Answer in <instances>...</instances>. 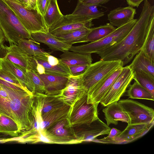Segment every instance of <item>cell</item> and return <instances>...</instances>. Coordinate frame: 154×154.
<instances>
[{"label": "cell", "mask_w": 154, "mask_h": 154, "mask_svg": "<svg viewBox=\"0 0 154 154\" xmlns=\"http://www.w3.org/2000/svg\"><path fill=\"white\" fill-rule=\"evenodd\" d=\"M129 87L127 94L129 98L154 100V96L136 81Z\"/></svg>", "instance_id": "cell-34"}, {"label": "cell", "mask_w": 154, "mask_h": 154, "mask_svg": "<svg viewBox=\"0 0 154 154\" xmlns=\"http://www.w3.org/2000/svg\"><path fill=\"white\" fill-rule=\"evenodd\" d=\"M0 57H4L21 69L36 72L37 62L34 57L28 55L17 45H0Z\"/></svg>", "instance_id": "cell-11"}, {"label": "cell", "mask_w": 154, "mask_h": 154, "mask_svg": "<svg viewBox=\"0 0 154 154\" xmlns=\"http://www.w3.org/2000/svg\"><path fill=\"white\" fill-rule=\"evenodd\" d=\"M60 57V61L68 66L90 65L92 62L91 54L90 53L85 54L66 51H63Z\"/></svg>", "instance_id": "cell-23"}, {"label": "cell", "mask_w": 154, "mask_h": 154, "mask_svg": "<svg viewBox=\"0 0 154 154\" xmlns=\"http://www.w3.org/2000/svg\"><path fill=\"white\" fill-rule=\"evenodd\" d=\"M50 0H37L38 8L43 16L48 7Z\"/></svg>", "instance_id": "cell-41"}, {"label": "cell", "mask_w": 154, "mask_h": 154, "mask_svg": "<svg viewBox=\"0 0 154 154\" xmlns=\"http://www.w3.org/2000/svg\"><path fill=\"white\" fill-rule=\"evenodd\" d=\"M87 92L70 106L67 118L69 127L88 124L98 118L99 103H88Z\"/></svg>", "instance_id": "cell-6"}, {"label": "cell", "mask_w": 154, "mask_h": 154, "mask_svg": "<svg viewBox=\"0 0 154 154\" xmlns=\"http://www.w3.org/2000/svg\"><path fill=\"white\" fill-rule=\"evenodd\" d=\"M0 78L6 81L19 86L26 87L23 85L10 72L1 67L0 68Z\"/></svg>", "instance_id": "cell-38"}, {"label": "cell", "mask_w": 154, "mask_h": 154, "mask_svg": "<svg viewBox=\"0 0 154 154\" xmlns=\"http://www.w3.org/2000/svg\"><path fill=\"white\" fill-rule=\"evenodd\" d=\"M63 15L60 10L57 0H50L48 8L43 16L48 29Z\"/></svg>", "instance_id": "cell-31"}, {"label": "cell", "mask_w": 154, "mask_h": 154, "mask_svg": "<svg viewBox=\"0 0 154 154\" xmlns=\"http://www.w3.org/2000/svg\"><path fill=\"white\" fill-rule=\"evenodd\" d=\"M23 6L27 9L31 10L38 9L37 5V0H23Z\"/></svg>", "instance_id": "cell-42"}, {"label": "cell", "mask_w": 154, "mask_h": 154, "mask_svg": "<svg viewBox=\"0 0 154 154\" xmlns=\"http://www.w3.org/2000/svg\"><path fill=\"white\" fill-rule=\"evenodd\" d=\"M0 133L16 137L19 136L20 132L14 121L0 113Z\"/></svg>", "instance_id": "cell-30"}, {"label": "cell", "mask_w": 154, "mask_h": 154, "mask_svg": "<svg viewBox=\"0 0 154 154\" xmlns=\"http://www.w3.org/2000/svg\"><path fill=\"white\" fill-rule=\"evenodd\" d=\"M26 74L30 79L34 87V94L37 93L45 94L44 83L37 72L32 70H27Z\"/></svg>", "instance_id": "cell-36"}, {"label": "cell", "mask_w": 154, "mask_h": 154, "mask_svg": "<svg viewBox=\"0 0 154 154\" xmlns=\"http://www.w3.org/2000/svg\"><path fill=\"white\" fill-rule=\"evenodd\" d=\"M44 142L72 144L79 143L72 127H69L67 118L54 124L40 132Z\"/></svg>", "instance_id": "cell-8"}, {"label": "cell", "mask_w": 154, "mask_h": 154, "mask_svg": "<svg viewBox=\"0 0 154 154\" xmlns=\"http://www.w3.org/2000/svg\"><path fill=\"white\" fill-rule=\"evenodd\" d=\"M90 29L84 27L69 32L53 35L57 39L72 45L75 43L87 42L86 37Z\"/></svg>", "instance_id": "cell-25"}, {"label": "cell", "mask_w": 154, "mask_h": 154, "mask_svg": "<svg viewBox=\"0 0 154 154\" xmlns=\"http://www.w3.org/2000/svg\"><path fill=\"white\" fill-rule=\"evenodd\" d=\"M23 5V0H16Z\"/></svg>", "instance_id": "cell-48"}, {"label": "cell", "mask_w": 154, "mask_h": 154, "mask_svg": "<svg viewBox=\"0 0 154 154\" xmlns=\"http://www.w3.org/2000/svg\"><path fill=\"white\" fill-rule=\"evenodd\" d=\"M133 71L140 70L154 77V62L149 59L141 50L129 65Z\"/></svg>", "instance_id": "cell-28"}, {"label": "cell", "mask_w": 154, "mask_h": 154, "mask_svg": "<svg viewBox=\"0 0 154 154\" xmlns=\"http://www.w3.org/2000/svg\"><path fill=\"white\" fill-rule=\"evenodd\" d=\"M47 61L49 64L52 66H56L58 65L60 63L59 59L50 54L46 56Z\"/></svg>", "instance_id": "cell-43"}, {"label": "cell", "mask_w": 154, "mask_h": 154, "mask_svg": "<svg viewBox=\"0 0 154 154\" xmlns=\"http://www.w3.org/2000/svg\"><path fill=\"white\" fill-rule=\"evenodd\" d=\"M58 95L37 93L34 94L33 106L41 118L65 105Z\"/></svg>", "instance_id": "cell-15"}, {"label": "cell", "mask_w": 154, "mask_h": 154, "mask_svg": "<svg viewBox=\"0 0 154 154\" xmlns=\"http://www.w3.org/2000/svg\"><path fill=\"white\" fill-rule=\"evenodd\" d=\"M118 102L129 117V124L154 121V110L152 108L131 99L121 100Z\"/></svg>", "instance_id": "cell-9"}, {"label": "cell", "mask_w": 154, "mask_h": 154, "mask_svg": "<svg viewBox=\"0 0 154 154\" xmlns=\"http://www.w3.org/2000/svg\"><path fill=\"white\" fill-rule=\"evenodd\" d=\"M72 127L79 143L91 142L98 136L108 135L111 129L99 118L90 124Z\"/></svg>", "instance_id": "cell-13"}, {"label": "cell", "mask_w": 154, "mask_h": 154, "mask_svg": "<svg viewBox=\"0 0 154 154\" xmlns=\"http://www.w3.org/2000/svg\"><path fill=\"white\" fill-rule=\"evenodd\" d=\"M70 107V106L66 104L42 117L39 125L40 132L58 121L67 118Z\"/></svg>", "instance_id": "cell-24"}, {"label": "cell", "mask_w": 154, "mask_h": 154, "mask_svg": "<svg viewBox=\"0 0 154 154\" xmlns=\"http://www.w3.org/2000/svg\"><path fill=\"white\" fill-rule=\"evenodd\" d=\"M103 109L105 116L106 125H116L119 121L129 124L130 120L128 115L125 112L118 102V101L107 105Z\"/></svg>", "instance_id": "cell-21"}, {"label": "cell", "mask_w": 154, "mask_h": 154, "mask_svg": "<svg viewBox=\"0 0 154 154\" xmlns=\"http://www.w3.org/2000/svg\"><path fill=\"white\" fill-rule=\"evenodd\" d=\"M133 79L154 96V77L142 70H135Z\"/></svg>", "instance_id": "cell-33"}, {"label": "cell", "mask_w": 154, "mask_h": 154, "mask_svg": "<svg viewBox=\"0 0 154 154\" xmlns=\"http://www.w3.org/2000/svg\"><path fill=\"white\" fill-rule=\"evenodd\" d=\"M123 67V63L119 60L106 61L100 60L90 65L85 71L80 75L81 84L88 91L103 78Z\"/></svg>", "instance_id": "cell-7"}, {"label": "cell", "mask_w": 154, "mask_h": 154, "mask_svg": "<svg viewBox=\"0 0 154 154\" xmlns=\"http://www.w3.org/2000/svg\"><path fill=\"white\" fill-rule=\"evenodd\" d=\"M80 78V75L69 76L66 87L58 95L66 104L71 106L75 102L87 92L82 85Z\"/></svg>", "instance_id": "cell-16"}, {"label": "cell", "mask_w": 154, "mask_h": 154, "mask_svg": "<svg viewBox=\"0 0 154 154\" xmlns=\"http://www.w3.org/2000/svg\"><path fill=\"white\" fill-rule=\"evenodd\" d=\"M31 40L38 43H43L51 50L63 52L69 51L72 46L60 40L49 32H30Z\"/></svg>", "instance_id": "cell-19"}, {"label": "cell", "mask_w": 154, "mask_h": 154, "mask_svg": "<svg viewBox=\"0 0 154 154\" xmlns=\"http://www.w3.org/2000/svg\"><path fill=\"white\" fill-rule=\"evenodd\" d=\"M89 65H75L68 66L71 75L73 76L82 74Z\"/></svg>", "instance_id": "cell-39"}, {"label": "cell", "mask_w": 154, "mask_h": 154, "mask_svg": "<svg viewBox=\"0 0 154 154\" xmlns=\"http://www.w3.org/2000/svg\"><path fill=\"white\" fill-rule=\"evenodd\" d=\"M13 12L20 23L30 33L48 32L43 16L38 9L28 10L16 0H2Z\"/></svg>", "instance_id": "cell-4"}, {"label": "cell", "mask_w": 154, "mask_h": 154, "mask_svg": "<svg viewBox=\"0 0 154 154\" xmlns=\"http://www.w3.org/2000/svg\"><path fill=\"white\" fill-rule=\"evenodd\" d=\"M116 28L110 23L90 29L86 37L87 42L96 41L107 36Z\"/></svg>", "instance_id": "cell-32"}, {"label": "cell", "mask_w": 154, "mask_h": 154, "mask_svg": "<svg viewBox=\"0 0 154 154\" xmlns=\"http://www.w3.org/2000/svg\"><path fill=\"white\" fill-rule=\"evenodd\" d=\"M0 84L8 88L16 90L30 91L26 87H21L10 83L1 78H0Z\"/></svg>", "instance_id": "cell-40"}, {"label": "cell", "mask_w": 154, "mask_h": 154, "mask_svg": "<svg viewBox=\"0 0 154 154\" xmlns=\"http://www.w3.org/2000/svg\"><path fill=\"white\" fill-rule=\"evenodd\" d=\"M0 26L10 45H17L21 39L31 40L30 33L2 0H0Z\"/></svg>", "instance_id": "cell-3"}, {"label": "cell", "mask_w": 154, "mask_h": 154, "mask_svg": "<svg viewBox=\"0 0 154 154\" xmlns=\"http://www.w3.org/2000/svg\"><path fill=\"white\" fill-rule=\"evenodd\" d=\"M38 43L30 39H23L20 40L17 45L28 55L32 56H46L50 54L49 52L42 49Z\"/></svg>", "instance_id": "cell-29"}, {"label": "cell", "mask_w": 154, "mask_h": 154, "mask_svg": "<svg viewBox=\"0 0 154 154\" xmlns=\"http://www.w3.org/2000/svg\"><path fill=\"white\" fill-rule=\"evenodd\" d=\"M134 71L129 65L122 70L100 103L103 106L118 101L133 79Z\"/></svg>", "instance_id": "cell-10"}, {"label": "cell", "mask_w": 154, "mask_h": 154, "mask_svg": "<svg viewBox=\"0 0 154 154\" xmlns=\"http://www.w3.org/2000/svg\"><path fill=\"white\" fill-rule=\"evenodd\" d=\"M82 2L91 4L100 5L107 3L110 0H80Z\"/></svg>", "instance_id": "cell-44"}, {"label": "cell", "mask_w": 154, "mask_h": 154, "mask_svg": "<svg viewBox=\"0 0 154 154\" xmlns=\"http://www.w3.org/2000/svg\"><path fill=\"white\" fill-rule=\"evenodd\" d=\"M34 97L30 91L16 90L0 84V113L14 121L20 133L32 127Z\"/></svg>", "instance_id": "cell-2"}, {"label": "cell", "mask_w": 154, "mask_h": 154, "mask_svg": "<svg viewBox=\"0 0 154 154\" xmlns=\"http://www.w3.org/2000/svg\"><path fill=\"white\" fill-rule=\"evenodd\" d=\"M123 67L119 68L106 75L88 91L87 103H100L121 72Z\"/></svg>", "instance_id": "cell-14"}, {"label": "cell", "mask_w": 154, "mask_h": 154, "mask_svg": "<svg viewBox=\"0 0 154 154\" xmlns=\"http://www.w3.org/2000/svg\"><path fill=\"white\" fill-rule=\"evenodd\" d=\"M122 131L113 128L111 129L108 135L101 139H94L92 142L103 143H115L117 137L119 135Z\"/></svg>", "instance_id": "cell-37"}, {"label": "cell", "mask_w": 154, "mask_h": 154, "mask_svg": "<svg viewBox=\"0 0 154 154\" xmlns=\"http://www.w3.org/2000/svg\"><path fill=\"white\" fill-rule=\"evenodd\" d=\"M137 19L118 27L110 34L98 41L78 46H72L69 51L85 54L96 53L107 49L121 41L129 32Z\"/></svg>", "instance_id": "cell-5"}, {"label": "cell", "mask_w": 154, "mask_h": 154, "mask_svg": "<svg viewBox=\"0 0 154 154\" xmlns=\"http://www.w3.org/2000/svg\"><path fill=\"white\" fill-rule=\"evenodd\" d=\"M37 74L44 83L45 94L49 95H59L66 87L69 77Z\"/></svg>", "instance_id": "cell-18"}, {"label": "cell", "mask_w": 154, "mask_h": 154, "mask_svg": "<svg viewBox=\"0 0 154 154\" xmlns=\"http://www.w3.org/2000/svg\"><path fill=\"white\" fill-rule=\"evenodd\" d=\"M5 41V37L3 32L0 26V45L3 44Z\"/></svg>", "instance_id": "cell-47"}, {"label": "cell", "mask_w": 154, "mask_h": 154, "mask_svg": "<svg viewBox=\"0 0 154 154\" xmlns=\"http://www.w3.org/2000/svg\"><path fill=\"white\" fill-rule=\"evenodd\" d=\"M36 62H37L36 67V72L40 75L45 74V69L44 67L36 61Z\"/></svg>", "instance_id": "cell-46"}, {"label": "cell", "mask_w": 154, "mask_h": 154, "mask_svg": "<svg viewBox=\"0 0 154 154\" xmlns=\"http://www.w3.org/2000/svg\"><path fill=\"white\" fill-rule=\"evenodd\" d=\"M34 57L37 62L44 67L45 74L68 77L72 75L69 67L62 63L60 61L58 65L52 66L48 63L46 56H38Z\"/></svg>", "instance_id": "cell-27"}, {"label": "cell", "mask_w": 154, "mask_h": 154, "mask_svg": "<svg viewBox=\"0 0 154 154\" xmlns=\"http://www.w3.org/2000/svg\"><path fill=\"white\" fill-rule=\"evenodd\" d=\"M1 67V60H0V68Z\"/></svg>", "instance_id": "cell-49"}, {"label": "cell", "mask_w": 154, "mask_h": 154, "mask_svg": "<svg viewBox=\"0 0 154 154\" xmlns=\"http://www.w3.org/2000/svg\"><path fill=\"white\" fill-rule=\"evenodd\" d=\"M92 19L88 17L72 15L63 16L48 28V32L54 35L82 28H88L94 25Z\"/></svg>", "instance_id": "cell-12"}, {"label": "cell", "mask_w": 154, "mask_h": 154, "mask_svg": "<svg viewBox=\"0 0 154 154\" xmlns=\"http://www.w3.org/2000/svg\"><path fill=\"white\" fill-rule=\"evenodd\" d=\"M99 6L85 3L79 0L72 14L88 17L93 20L98 19L104 15V12L98 9Z\"/></svg>", "instance_id": "cell-26"}, {"label": "cell", "mask_w": 154, "mask_h": 154, "mask_svg": "<svg viewBox=\"0 0 154 154\" xmlns=\"http://www.w3.org/2000/svg\"><path fill=\"white\" fill-rule=\"evenodd\" d=\"M1 68L10 72L24 86L33 94L34 90L33 85L26 74V71L4 57H0Z\"/></svg>", "instance_id": "cell-22"}, {"label": "cell", "mask_w": 154, "mask_h": 154, "mask_svg": "<svg viewBox=\"0 0 154 154\" xmlns=\"http://www.w3.org/2000/svg\"><path fill=\"white\" fill-rule=\"evenodd\" d=\"M141 50L149 59L154 62V20L151 23Z\"/></svg>", "instance_id": "cell-35"}, {"label": "cell", "mask_w": 154, "mask_h": 154, "mask_svg": "<svg viewBox=\"0 0 154 154\" xmlns=\"http://www.w3.org/2000/svg\"><path fill=\"white\" fill-rule=\"evenodd\" d=\"M153 20L154 6L148 0H144L140 15L127 35L119 42L96 54L101 60H120L124 66L141 50Z\"/></svg>", "instance_id": "cell-1"}, {"label": "cell", "mask_w": 154, "mask_h": 154, "mask_svg": "<svg viewBox=\"0 0 154 154\" xmlns=\"http://www.w3.org/2000/svg\"><path fill=\"white\" fill-rule=\"evenodd\" d=\"M154 121L147 123L128 124L117 137L115 144L126 143L143 136L153 126Z\"/></svg>", "instance_id": "cell-17"}, {"label": "cell", "mask_w": 154, "mask_h": 154, "mask_svg": "<svg viewBox=\"0 0 154 154\" xmlns=\"http://www.w3.org/2000/svg\"><path fill=\"white\" fill-rule=\"evenodd\" d=\"M144 0H126L129 6L132 7H138L140 4Z\"/></svg>", "instance_id": "cell-45"}, {"label": "cell", "mask_w": 154, "mask_h": 154, "mask_svg": "<svg viewBox=\"0 0 154 154\" xmlns=\"http://www.w3.org/2000/svg\"><path fill=\"white\" fill-rule=\"evenodd\" d=\"M136 14V9L131 6L119 7L110 11L108 19L110 24L118 28L132 20Z\"/></svg>", "instance_id": "cell-20"}]
</instances>
